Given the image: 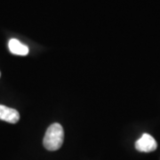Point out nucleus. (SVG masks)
<instances>
[{"instance_id": "nucleus-1", "label": "nucleus", "mask_w": 160, "mask_h": 160, "mask_svg": "<svg viewBox=\"0 0 160 160\" xmlns=\"http://www.w3.org/2000/svg\"><path fill=\"white\" fill-rule=\"evenodd\" d=\"M64 141V131L62 126L54 123L47 128L43 140L44 147L47 150L55 151L62 146Z\"/></svg>"}, {"instance_id": "nucleus-2", "label": "nucleus", "mask_w": 160, "mask_h": 160, "mask_svg": "<svg viewBox=\"0 0 160 160\" xmlns=\"http://www.w3.org/2000/svg\"><path fill=\"white\" fill-rule=\"evenodd\" d=\"M158 148V143L149 133H143L142 136L135 142V149L141 152H152Z\"/></svg>"}, {"instance_id": "nucleus-3", "label": "nucleus", "mask_w": 160, "mask_h": 160, "mask_svg": "<svg viewBox=\"0 0 160 160\" xmlns=\"http://www.w3.org/2000/svg\"><path fill=\"white\" fill-rule=\"evenodd\" d=\"M0 119L7 123L15 124L20 119V114L16 109L0 105Z\"/></svg>"}, {"instance_id": "nucleus-4", "label": "nucleus", "mask_w": 160, "mask_h": 160, "mask_svg": "<svg viewBox=\"0 0 160 160\" xmlns=\"http://www.w3.org/2000/svg\"><path fill=\"white\" fill-rule=\"evenodd\" d=\"M8 46H9L10 52L13 54L24 56L29 53V47L22 44L19 40L15 38H12L9 41Z\"/></svg>"}, {"instance_id": "nucleus-5", "label": "nucleus", "mask_w": 160, "mask_h": 160, "mask_svg": "<svg viewBox=\"0 0 160 160\" xmlns=\"http://www.w3.org/2000/svg\"><path fill=\"white\" fill-rule=\"evenodd\" d=\"M0 76H1V73H0Z\"/></svg>"}]
</instances>
